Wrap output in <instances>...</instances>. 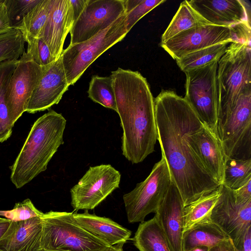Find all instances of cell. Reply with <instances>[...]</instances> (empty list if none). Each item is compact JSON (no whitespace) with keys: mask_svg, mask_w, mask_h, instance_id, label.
Listing matches in <instances>:
<instances>
[{"mask_svg":"<svg viewBox=\"0 0 251 251\" xmlns=\"http://www.w3.org/2000/svg\"><path fill=\"white\" fill-rule=\"evenodd\" d=\"M154 109L162 157L186 206L220 185L201 165L185 140L204 125L184 98L173 91H162L154 99Z\"/></svg>","mask_w":251,"mask_h":251,"instance_id":"cell-1","label":"cell"},{"mask_svg":"<svg viewBox=\"0 0 251 251\" xmlns=\"http://www.w3.org/2000/svg\"><path fill=\"white\" fill-rule=\"evenodd\" d=\"M110 76L123 131L122 154L132 164H138L154 151L157 140L154 99L147 79L139 72L118 68Z\"/></svg>","mask_w":251,"mask_h":251,"instance_id":"cell-2","label":"cell"},{"mask_svg":"<svg viewBox=\"0 0 251 251\" xmlns=\"http://www.w3.org/2000/svg\"><path fill=\"white\" fill-rule=\"evenodd\" d=\"M66 125L62 115L52 109L34 123L11 167L10 179L17 188L22 187L46 170L49 162L64 144Z\"/></svg>","mask_w":251,"mask_h":251,"instance_id":"cell-3","label":"cell"},{"mask_svg":"<svg viewBox=\"0 0 251 251\" xmlns=\"http://www.w3.org/2000/svg\"><path fill=\"white\" fill-rule=\"evenodd\" d=\"M217 126L226 120L242 94L251 91V43H230L218 62Z\"/></svg>","mask_w":251,"mask_h":251,"instance_id":"cell-4","label":"cell"},{"mask_svg":"<svg viewBox=\"0 0 251 251\" xmlns=\"http://www.w3.org/2000/svg\"><path fill=\"white\" fill-rule=\"evenodd\" d=\"M41 219V249L104 251L109 246L80 226L73 212L50 211L44 213Z\"/></svg>","mask_w":251,"mask_h":251,"instance_id":"cell-5","label":"cell"},{"mask_svg":"<svg viewBox=\"0 0 251 251\" xmlns=\"http://www.w3.org/2000/svg\"><path fill=\"white\" fill-rule=\"evenodd\" d=\"M126 17L125 13L94 37L81 43L69 45L63 50L61 57L70 86L76 82L100 56L124 39L128 32Z\"/></svg>","mask_w":251,"mask_h":251,"instance_id":"cell-6","label":"cell"},{"mask_svg":"<svg viewBox=\"0 0 251 251\" xmlns=\"http://www.w3.org/2000/svg\"><path fill=\"white\" fill-rule=\"evenodd\" d=\"M251 27L248 23L233 26L203 25L180 32L160 46L176 60L189 52L218 44L251 43Z\"/></svg>","mask_w":251,"mask_h":251,"instance_id":"cell-7","label":"cell"},{"mask_svg":"<svg viewBox=\"0 0 251 251\" xmlns=\"http://www.w3.org/2000/svg\"><path fill=\"white\" fill-rule=\"evenodd\" d=\"M218 62L215 61L185 73L184 97L204 126L216 136Z\"/></svg>","mask_w":251,"mask_h":251,"instance_id":"cell-8","label":"cell"},{"mask_svg":"<svg viewBox=\"0 0 251 251\" xmlns=\"http://www.w3.org/2000/svg\"><path fill=\"white\" fill-rule=\"evenodd\" d=\"M171 181L167 164L162 157L144 181L137 184L131 191L123 195L128 222L142 223L148 214L155 213Z\"/></svg>","mask_w":251,"mask_h":251,"instance_id":"cell-9","label":"cell"},{"mask_svg":"<svg viewBox=\"0 0 251 251\" xmlns=\"http://www.w3.org/2000/svg\"><path fill=\"white\" fill-rule=\"evenodd\" d=\"M217 137L227 158L251 159V91L242 94L224 122Z\"/></svg>","mask_w":251,"mask_h":251,"instance_id":"cell-10","label":"cell"},{"mask_svg":"<svg viewBox=\"0 0 251 251\" xmlns=\"http://www.w3.org/2000/svg\"><path fill=\"white\" fill-rule=\"evenodd\" d=\"M121 174L110 164L90 167L70 190L75 211L91 210L119 188Z\"/></svg>","mask_w":251,"mask_h":251,"instance_id":"cell-11","label":"cell"},{"mask_svg":"<svg viewBox=\"0 0 251 251\" xmlns=\"http://www.w3.org/2000/svg\"><path fill=\"white\" fill-rule=\"evenodd\" d=\"M125 13V0H88L70 31V45L90 39Z\"/></svg>","mask_w":251,"mask_h":251,"instance_id":"cell-12","label":"cell"},{"mask_svg":"<svg viewBox=\"0 0 251 251\" xmlns=\"http://www.w3.org/2000/svg\"><path fill=\"white\" fill-rule=\"evenodd\" d=\"M218 189L219 196L211 211V221L222 230L235 246L251 227V200L238 204L235 202L233 190L223 184Z\"/></svg>","mask_w":251,"mask_h":251,"instance_id":"cell-13","label":"cell"},{"mask_svg":"<svg viewBox=\"0 0 251 251\" xmlns=\"http://www.w3.org/2000/svg\"><path fill=\"white\" fill-rule=\"evenodd\" d=\"M43 70L44 66L34 62L25 51L19 59L6 92L7 105L13 125L25 112Z\"/></svg>","mask_w":251,"mask_h":251,"instance_id":"cell-14","label":"cell"},{"mask_svg":"<svg viewBox=\"0 0 251 251\" xmlns=\"http://www.w3.org/2000/svg\"><path fill=\"white\" fill-rule=\"evenodd\" d=\"M69 86L60 56L44 66L42 76L29 100L25 112L33 114L58 104Z\"/></svg>","mask_w":251,"mask_h":251,"instance_id":"cell-15","label":"cell"},{"mask_svg":"<svg viewBox=\"0 0 251 251\" xmlns=\"http://www.w3.org/2000/svg\"><path fill=\"white\" fill-rule=\"evenodd\" d=\"M184 205L180 194L172 181L155 213L172 251H183Z\"/></svg>","mask_w":251,"mask_h":251,"instance_id":"cell-16","label":"cell"},{"mask_svg":"<svg viewBox=\"0 0 251 251\" xmlns=\"http://www.w3.org/2000/svg\"><path fill=\"white\" fill-rule=\"evenodd\" d=\"M189 5L211 25L233 26L251 23L250 5L241 0L188 1Z\"/></svg>","mask_w":251,"mask_h":251,"instance_id":"cell-17","label":"cell"},{"mask_svg":"<svg viewBox=\"0 0 251 251\" xmlns=\"http://www.w3.org/2000/svg\"><path fill=\"white\" fill-rule=\"evenodd\" d=\"M185 140L203 168L220 184H222L225 157L217 137L204 126L187 136Z\"/></svg>","mask_w":251,"mask_h":251,"instance_id":"cell-18","label":"cell"},{"mask_svg":"<svg viewBox=\"0 0 251 251\" xmlns=\"http://www.w3.org/2000/svg\"><path fill=\"white\" fill-rule=\"evenodd\" d=\"M68 4L69 0H50L49 15L41 35L54 61L60 57L65 40L73 25L68 18Z\"/></svg>","mask_w":251,"mask_h":251,"instance_id":"cell-19","label":"cell"},{"mask_svg":"<svg viewBox=\"0 0 251 251\" xmlns=\"http://www.w3.org/2000/svg\"><path fill=\"white\" fill-rule=\"evenodd\" d=\"M41 233V217L11 222L0 238V251H39Z\"/></svg>","mask_w":251,"mask_h":251,"instance_id":"cell-20","label":"cell"},{"mask_svg":"<svg viewBox=\"0 0 251 251\" xmlns=\"http://www.w3.org/2000/svg\"><path fill=\"white\" fill-rule=\"evenodd\" d=\"M73 215L80 226L109 246L125 244L131 235L130 230L112 220L90 214L87 210Z\"/></svg>","mask_w":251,"mask_h":251,"instance_id":"cell-21","label":"cell"},{"mask_svg":"<svg viewBox=\"0 0 251 251\" xmlns=\"http://www.w3.org/2000/svg\"><path fill=\"white\" fill-rule=\"evenodd\" d=\"M132 240L139 251H172L166 236L155 216L140 223Z\"/></svg>","mask_w":251,"mask_h":251,"instance_id":"cell-22","label":"cell"},{"mask_svg":"<svg viewBox=\"0 0 251 251\" xmlns=\"http://www.w3.org/2000/svg\"><path fill=\"white\" fill-rule=\"evenodd\" d=\"M228 238L222 230L211 221L202 223L184 232L182 250L186 251L201 246L210 248Z\"/></svg>","mask_w":251,"mask_h":251,"instance_id":"cell-23","label":"cell"},{"mask_svg":"<svg viewBox=\"0 0 251 251\" xmlns=\"http://www.w3.org/2000/svg\"><path fill=\"white\" fill-rule=\"evenodd\" d=\"M18 60L0 63V143L11 135L14 126L10 119L6 103V92L10 79Z\"/></svg>","mask_w":251,"mask_h":251,"instance_id":"cell-24","label":"cell"},{"mask_svg":"<svg viewBox=\"0 0 251 251\" xmlns=\"http://www.w3.org/2000/svg\"><path fill=\"white\" fill-rule=\"evenodd\" d=\"M206 25H211L200 15L188 3L182 1L178 10L161 37L164 43L180 32Z\"/></svg>","mask_w":251,"mask_h":251,"instance_id":"cell-25","label":"cell"},{"mask_svg":"<svg viewBox=\"0 0 251 251\" xmlns=\"http://www.w3.org/2000/svg\"><path fill=\"white\" fill-rule=\"evenodd\" d=\"M219 196V189L203 195L184 207V231L202 223L211 222V211Z\"/></svg>","mask_w":251,"mask_h":251,"instance_id":"cell-26","label":"cell"},{"mask_svg":"<svg viewBox=\"0 0 251 251\" xmlns=\"http://www.w3.org/2000/svg\"><path fill=\"white\" fill-rule=\"evenodd\" d=\"M229 44L224 43L206 47L189 52L176 60L181 70L186 73L219 61Z\"/></svg>","mask_w":251,"mask_h":251,"instance_id":"cell-27","label":"cell"},{"mask_svg":"<svg viewBox=\"0 0 251 251\" xmlns=\"http://www.w3.org/2000/svg\"><path fill=\"white\" fill-rule=\"evenodd\" d=\"M50 0H41L14 28L21 31L24 37L39 38L47 20Z\"/></svg>","mask_w":251,"mask_h":251,"instance_id":"cell-28","label":"cell"},{"mask_svg":"<svg viewBox=\"0 0 251 251\" xmlns=\"http://www.w3.org/2000/svg\"><path fill=\"white\" fill-rule=\"evenodd\" d=\"M251 180V159L225 160L222 184L235 190Z\"/></svg>","mask_w":251,"mask_h":251,"instance_id":"cell-29","label":"cell"},{"mask_svg":"<svg viewBox=\"0 0 251 251\" xmlns=\"http://www.w3.org/2000/svg\"><path fill=\"white\" fill-rule=\"evenodd\" d=\"M87 93L88 97L93 101L117 112L115 92L110 75H93L90 81Z\"/></svg>","mask_w":251,"mask_h":251,"instance_id":"cell-30","label":"cell"},{"mask_svg":"<svg viewBox=\"0 0 251 251\" xmlns=\"http://www.w3.org/2000/svg\"><path fill=\"white\" fill-rule=\"evenodd\" d=\"M25 42L18 29L10 28L0 32V63L18 60L25 51Z\"/></svg>","mask_w":251,"mask_h":251,"instance_id":"cell-31","label":"cell"},{"mask_svg":"<svg viewBox=\"0 0 251 251\" xmlns=\"http://www.w3.org/2000/svg\"><path fill=\"white\" fill-rule=\"evenodd\" d=\"M164 0H125L126 28L129 32L143 17Z\"/></svg>","mask_w":251,"mask_h":251,"instance_id":"cell-32","label":"cell"},{"mask_svg":"<svg viewBox=\"0 0 251 251\" xmlns=\"http://www.w3.org/2000/svg\"><path fill=\"white\" fill-rule=\"evenodd\" d=\"M43 213L37 209L29 199L17 202L13 208L9 210H0V216L11 222H19L41 217Z\"/></svg>","mask_w":251,"mask_h":251,"instance_id":"cell-33","label":"cell"},{"mask_svg":"<svg viewBox=\"0 0 251 251\" xmlns=\"http://www.w3.org/2000/svg\"><path fill=\"white\" fill-rule=\"evenodd\" d=\"M41 0H4L10 27L15 28Z\"/></svg>","mask_w":251,"mask_h":251,"instance_id":"cell-34","label":"cell"},{"mask_svg":"<svg viewBox=\"0 0 251 251\" xmlns=\"http://www.w3.org/2000/svg\"><path fill=\"white\" fill-rule=\"evenodd\" d=\"M24 38L27 43L25 52L36 64L46 66L54 61L48 46L41 38L25 37Z\"/></svg>","mask_w":251,"mask_h":251,"instance_id":"cell-35","label":"cell"},{"mask_svg":"<svg viewBox=\"0 0 251 251\" xmlns=\"http://www.w3.org/2000/svg\"><path fill=\"white\" fill-rule=\"evenodd\" d=\"M235 202L238 204L246 203L251 200V180L240 188L233 190Z\"/></svg>","mask_w":251,"mask_h":251,"instance_id":"cell-36","label":"cell"},{"mask_svg":"<svg viewBox=\"0 0 251 251\" xmlns=\"http://www.w3.org/2000/svg\"><path fill=\"white\" fill-rule=\"evenodd\" d=\"M88 0H69L68 10L74 23L85 9Z\"/></svg>","mask_w":251,"mask_h":251,"instance_id":"cell-37","label":"cell"},{"mask_svg":"<svg viewBox=\"0 0 251 251\" xmlns=\"http://www.w3.org/2000/svg\"><path fill=\"white\" fill-rule=\"evenodd\" d=\"M234 247L235 251H251V227L248 228L241 240Z\"/></svg>","mask_w":251,"mask_h":251,"instance_id":"cell-38","label":"cell"},{"mask_svg":"<svg viewBox=\"0 0 251 251\" xmlns=\"http://www.w3.org/2000/svg\"><path fill=\"white\" fill-rule=\"evenodd\" d=\"M10 27L6 7L3 2L0 4V32L6 30Z\"/></svg>","mask_w":251,"mask_h":251,"instance_id":"cell-39","label":"cell"},{"mask_svg":"<svg viewBox=\"0 0 251 251\" xmlns=\"http://www.w3.org/2000/svg\"><path fill=\"white\" fill-rule=\"evenodd\" d=\"M209 251H235L231 240L228 238L209 248Z\"/></svg>","mask_w":251,"mask_h":251,"instance_id":"cell-40","label":"cell"},{"mask_svg":"<svg viewBox=\"0 0 251 251\" xmlns=\"http://www.w3.org/2000/svg\"><path fill=\"white\" fill-rule=\"evenodd\" d=\"M11 221L6 218L0 217V238L9 227Z\"/></svg>","mask_w":251,"mask_h":251,"instance_id":"cell-41","label":"cell"},{"mask_svg":"<svg viewBox=\"0 0 251 251\" xmlns=\"http://www.w3.org/2000/svg\"><path fill=\"white\" fill-rule=\"evenodd\" d=\"M124 244H118L110 246L104 251H123V247Z\"/></svg>","mask_w":251,"mask_h":251,"instance_id":"cell-42","label":"cell"},{"mask_svg":"<svg viewBox=\"0 0 251 251\" xmlns=\"http://www.w3.org/2000/svg\"><path fill=\"white\" fill-rule=\"evenodd\" d=\"M209 248L206 246H197L186 251H209Z\"/></svg>","mask_w":251,"mask_h":251,"instance_id":"cell-43","label":"cell"},{"mask_svg":"<svg viewBox=\"0 0 251 251\" xmlns=\"http://www.w3.org/2000/svg\"><path fill=\"white\" fill-rule=\"evenodd\" d=\"M39 251H66V250H47L45 249H41Z\"/></svg>","mask_w":251,"mask_h":251,"instance_id":"cell-44","label":"cell"},{"mask_svg":"<svg viewBox=\"0 0 251 251\" xmlns=\"http://www.w3.org/2000/svg\"><path fill=\"white\" fill-rule=\"evenodd\" d=\"M4 0H0V4L3 2Z\"/></svg>","mask_w":251,"mask_h":251,"instance_id":"cell-45","label":"cell"}]
</instances>
